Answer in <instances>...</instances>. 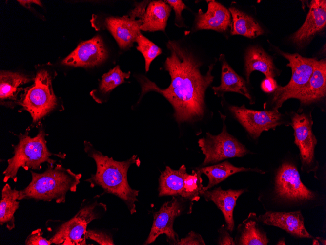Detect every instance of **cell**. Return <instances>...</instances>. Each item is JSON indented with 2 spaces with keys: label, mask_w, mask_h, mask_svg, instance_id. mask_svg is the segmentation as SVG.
<instances>
[{
  "label": "cell",
  "mask_w": 326,
  "mask_h": 245,
  "mask_svg": "<svg viewBox=\"0 0 326 245\" xmlns=\"http://www.w3.org/2000/svg\"><path fill=\"white\" fill-rule=\"evenodd\" d=\"M166 46L169 55L164 67L171 77L169 86L162 89L142 76L139 79L142 95L149 91L162 94L173 107L174 117L179 123L199 120L205 112V94L214 79L211 72L214 64L209 65L203 75L200 70L202 63L189 49L175 40H169Z\"/></svg>",
  "instance_id": "6da1fadb"
},
{
  "label": "cell",
  "mask_w": 326,
  "mask_h": 245,
  "mask_svg": "<svg viewBox=\"0 0 326 245\" xmlns=\"http://www.w3.org/2000/svg\"><path fill=\"white\" fill-rule=\"evenodd\" d=\"M84 146L85 152L94 160L97 168L95 174L85 181L90 183L91 187L100 186L104 193L117 196L126 205L131 214L136 213L135 202L138 201L139 190L130 186L127 172L132 164L140 163L137 156L134 155L125 161H118L95 149L89 142L85 141Z\"/></svg>",
  "instance_id": "7a4b0ae2"
},
{
  "label": "cell",
  "mask_w": 326,
  "mask_h": 245,
  "mask_svg": "<svg viewBox=\"0 0 326 245\" xmlns=\"http://www.w3.org/2000/svg\"><path fill=\"white\" fill-rule=\"evenodd\" d=\"M32 180L28 186L19 190L18 200L33 199L36 201H51L63 203L68 192H76L82 174H75L61 165L52 166L48 164L41 173L31 170Z\"/></svg>",
  "instance_id": "3957f363"
},
{
  "label": "cell",
  "mask_w": 326,
  "mask_h": 245,
  "mask_svg": "<svg viewBox=\"0 0 326 245\" xmlns=\"http://www.w3.org/2000/svg\"><path fill=\"white\" fill-rule=\"evenodd\" d=\"M45 136L46 134L42 129L34 137L29 136L26 133L19 135L18 143L13 146L14 155L8 159L7 166L2 173L4 182L10 179L17 182V175L20 168L26 170H40L42 168L41 164L44 162L54 166L56 160L50 157L60 155L54 154L49 151ZM60 156L62 157V156Z\"/></svg>",
  "instance_id": "277c9868"
},
{
  "label": "cell",
  "mask_w": 326,
  "mask_h": 245,
  "mask_svg": "<svg viewBox=\"0 0 326 245\" xmlns=\"http://www.w3.org/2000/svg\"><path fill=\"white\" fill-rule=\"evenodd\" d=\"M20 103L30 113L34 123L55 108L57 99L52 89L51 76L47 71L41 70L37 73L34 84L25 91Z\"/></svg>",
  "instance_id": "5b68a950"
},
{
  "label": "cell",
  "mask_w": 326,
  "mask_h": 245,
  "mask_svg": "<svg viewBox=\"0 0 326 245\" xmlns=\"http://www.w3.org/2000/svg\"><path fill=\"white\" fill-rule=\"evenodd\" d=\"M193 202L181 196H173L172 199L162 205L154 213L153 222L148 238L143 245L154 242L159 235L164 234L170 245H177L178 234L173 230L175 218L184 213H191Z\"/></svg>",
  "instance_id": "8992f818"
},
{
  "label": "cell",
  "mask_w": 326,
  "mask_h": 245,
  "mask_svg": "<svg viewBox=\"0 0 326 245\" xmlns=\"http://www.w3.org/2000/svg\"><path fill=\"white\" fill-rule=\"evenodd\" d=\"M105 204L97 201L82 207L71 219L61 225L49 239L58 245H84L87 225L99 217L101 209Z\"/></svg>",
  "instance_id": "52a82bcc"
},
{
  "label": "cell",
  "mask_w": 326,
  "mask_h": 245,
  "mask_svg": "<svg viewBox=\"0 0 326 245\" xmlns=\"http://www.w3.org/2000/svg\"><path fill=\"white\" fill-rule=\"evenodd\" d=\"M198 143L205 156L203 166L229 158L241 157L249 153L244 145L227 132L224 121L219 134L214 135L207 132L205 137L199 139Z\"/></svg>",
  "instance_id": "ba28073f"
},
{
  "label": "cell",
  "mask_w": 326,
  "mask_h": 245,
  "mask_svg": "<svg viewBox=\"0 0 326 245\" xmlns=\"http://www.w3.org/2000/svg\"><path fill=\"white\" fill-rule=\"evenodd\" d=\"M283 57L288 60L287 66L292 70V75L289 83L285 86H278L274 91L272 104L273 110H278L283 103L297 93L304 87L309 80L313 70L316 59L306 58L298 53H288L279 51Z\"/></svg>",
  "instance_id": "9c48e42d"
},
{
  "label": "cell",
  "mask_w": 326,
  "mask_h": 245,
  "mask_svg": "<svg viewBox=\"0 0 326 245\" xmlns=\"http://www.w3.org/2000/svg\"><path fill=\"white\" fill-rule=\"evenodd\" d=\"M278 199L289 202H303L315 199L316 194L301 180L299 171L291 163H283L278 169L275 180Z\"/></svg>",
  "instance_id": "30bf717a"
},
{
  "label": "cell",
  "mask_w": 326,
  "mask_h": 245,
  "mask_svg": "<svg viewBox=\"0 0 326 245\" xmlns=\"http://www.w3.org/2000/svg\"><path fill=\"white\" fill-rule=\"evenodd\" d=\"M291 125L294 131V143L300 151L302 170L308 173L313 172L316 176L318 163L315 158L314 150L317 140L312 132V119L305 113H294Z\"/></svg>",
  "instance_id": "8fae6325"
},
{
  "label": "cell",
  "mask_w": 326,
  "mask_h": 245,
  "mask_svg": "<svg viewBox=\"0 0 326 245\" xmlns=\"http://www.w3.org/2000/svg\"><path fill=\"white\" fill-rule=\"evenodd\" d=\"M229 109L254 139H257L263 131L275 129L282 124V114L278 110L255 111L241 106H230Z\"/></svg>",
  "instance_id": "7c38bea8"
},
{
  "label": "cell",
  "mask_w": 326,
  "mask_h": 245,
  "mask_svg": "<svg viewBox=\"0 0 326 245\" xmlns=\"http://www.w3.org/2000/svg\"><path fill=\"white\" fill-rule=\"evenodd\" d=\"M108 52L103 40L99 35L82 42L62 63L74 67H92L104 62Z\"/></svg>",
  "instance_id": "4fadbf2b"
},
{
  "label": "cell",
  "mask_w": 326,
  "mask_h": 245,
  "mask_svg": "<svg viewBox=\"0 0 326 245\" xmlns=\"http://www.w3.org/2000/svg\"><path fill=\"white\" fill-rule=\"evenodd\" d=\"M326 23V1L312 0L303 25L291 37L292 42L303 45L317 33L323 30Z\"/></svg>",
  "instance_id": "5bb4252c"
},
{
  "label": "cell",
  "mask_w": 326,
  "mask_h": 245,
  "mask_svg": "<svg viewBox=\"0 0 326 245\" xmlns=\"http://www.w3.org/2000/svg\"><path fill=\"white\" fill-rule=\"evenodd\" d=\"M258 219L266 225L280 228L296 237H313L306 230L304 218L300 211L289 212L268 211L260 215Z\"/></svg>",
  "instance_id": "9a60e30c"
},
{
  "label": "cell",
  "mask_w": 326,
  "mask_h": 245,
  "mask_svg": "<svg viewBox=\"0 0 326 245\" xmlns=\"http://www.w3.org/2000/svg\"><path fill=\"white\" fill-rule=\"evenodd\" d=\"M141 19L133 20L127 16L107 18L105 24L115 38L119 47L125 50L133 46L141 33Z\"/></svg>",
  "instance_id": "2e32d148"
},
{
  "label": "cell",
  "mask_w": 326,
  "mask_h": 245,
  "mask_svg": "<svg viewBox=\"0 0 326 245\" xmlns=\"http://www.w3.org/2000/svg\"><path fill=\"white\" fill-rule=\"evenodd\" d=\"M195 29L225 31L231 24V15L226 7L214 0L208 3L207 11L199 9L195 18Z\"/></svg>",
  "instance_id": "e0dca14e"
},
{
  "label": "cell",
  "mask_w": 326,
  "mask_h": 245,
  "mask_svg": "<svg viewBox=\"0 0 326 245\" xmlns=\"http://www.w3.org/2000/svg\"><path fill=\"white\" fill-rule=\"evenodd\" d=\"M326 92V61H315L312 75L306 86L292 97L302 104L308 105L322 99Z\"/></svg>",
  "instance_id": "ac0fdd59"
},
{
  "label": "cell",
  "mask_w": 326,
  "mask_h": 245,
  "mask_svg": "<svg viewBox=\"0 0 326 245\" xmlns=\"http://www.w3.org/2000/svg\"><path fill=\"white\" fill-rule=\"evenodd\" d=\"M246 189L223 190L221 187L213 190L202 191L200 196L208 201H211L222 211L226 223L228 231L232 232L234 228L233 211L238 198L245 192Z\"/></svg>",
  "instance_id": "d6986e66"
},
{
  "label": "cell",
  "mask_w": 326,
  "mask_h": 245,
  "mask_svg": "<svg viewBox=\"0 0 326 245\" xmlns=\"http://www.w3.org/2000/svg\"><path fill=\"white\" fill-rule=\"evenodd\" d=\"M171 7L164 1H152L149 3L142 19L140 30L143 31H164Z\"/></svg>",
  "instance_id": "ffe728a7"
},
{
  "label": "cell",
  "mask_w": 326,
  "mask_h": 245,
  "mask_svg": "<svg viewBox=\"0 0 326 245\" xmlns=\"http://www.w3.org/2000/svg\"><path fill=\"white\" fill-rule=\"evenodd\" d=\"M245 72L247 83L252 72L257 70L262 72L266 77H274L277 74L272 57L262 48L257 46L248 47L245 54Z\"/></svg>",
  "instance_id": "44dd1931"
},
{
  "label": "cell",
  "mask_w": 326,
  "mask_h": 245,
  "mask_svg": "<svg viewBox=\"0 0 326 245\" xmlns=\"http://www.w3.org/2000/svg\"><path fill=\"white\" fill-rule=\"evenodd\" d=\"M220 60L222 62L221 81L219 86L212 87L214 94L220 96L226 92H236L245 96L251 102L252 99L244 80L229 66L223 55H221Z\"/></svg>",
  "instance_id": "7402d4cb"
},
{
  "label": "cell",
  "mask_w": 326,
  "mask_h": 245,
  "mask_svg": "<svg viewBox=\"0 0 326 245\" xmlns=\"http://www.w3.org/2000/svg\"><path fill=\"white\" fill-rule=\"evenodd\" d=\"M255 213L251 212L238 227L234 240L236 245H266L269 240L266 233L260 227Z\"/></svg>",
  "instance_id": "603a6c76"
},
{
  "label": "cell",
  "mask_w": 326,
  "mask_h": 245,
  "mask_svg": "<svg viewBox=\"0 0 326 245\" xmlns=\"http://www.w3.org/2000/svg\"><path fill=\"white\" fill-rule=\"evenodd\" d=\"M188 174L184 165H182L178 170L166 166L159 177V196H181L184 179Z\"/></svg>",
  "instance_id": "cb8c5ba5"
},
{
  "label": "cell",
  "mask_w": 326,
  "mask_h": 245,
  "mask_svg": "<svg viewBox=\"0 0 326 245\" xmlns=\"http://www.w3.org/2000/svg\"><path fill=\"white\" fill-rule=\"evenodd\" d=\"M202 174H205L208 178V183L206 187H203L202 191L210 189L211 188L222 182L230 176L241 172L255 171L260 173L264 172L257 168H247L238 167L232 165L227 161L210 166L197 168ZM202 192V191H201Z\"/></svg>",
  "instance_id": "d4e9b609"
},
{
  "label": "cell",
  "mask_w": 326,
  "mask_h": 245,
  "mask_svg": "<svg viewBox=\"0 0 326 245\" xmlns=\"http://www.w3.org/2000/svg\"><path fill=\"white\" fill-rule=\"evenodd\" d=\"M231 17V34L254 38L262 35L264 31L258 22L245 13L231 7L228 9Z\"/></svg>",
  "instance_id": "484cf974"
},
{
  "label": "cell",
  "mask_w": 326,
  "mask_h": 245,
  "mask_svg": "<svg viewBox=\"0 0 326 245\" xmlns=\"http://www.w3.org/2000/svg\"><path fill=\"white\" fill-rule=\"evenodd\" d=\"M19 190L12 189L6 183L1 190V199L0 202V224L5 225L9 230L15 227L14 214L19 207L20 202L18 200Z\"/></svg>",
  "instance_id": "4316f807"
},
{
  "label": "cell",
  "mask_w": 326,
  "mask_h": 245,
  "mask_svg": "<svg viewBox=\"0 0 326 245\" xmlns=\"http://www.w3.org/2000/svg\"><path fill=\"white\" fill-rule=\"evenodd\" d=\"M31 81L28 76L19 72L1 71L0 76V100L15 99L20 86Z\"/></svg>",
  "instance_id": "83f0119b"
},
{
  "label": "cell",
  "mask_w": 326,
  "mask_h": 245,
  "mask_svg": "<svg viewBox=\"0 0 326 245\" xmlns=\"http://www.w3.org/2000/svg\"><path fill=\"white\" fill-rule=\"evenodd\" d=\"M130 72H124L121 70L119 66H117L108 72L104 74L99 84V90L102 94L109 93L114 88L124 83L128 78Z\"/></svg>",
  "instance_id": "f1b7e54d"
},
{
  "label": "cell",
  "mask_w": 326,
  "mask_h": 245,
  "mask_svg": "<svg viewBox=\"0 0 326 245\" xmlns=\"http://www.w3.org/2000/svg\"><path fill=\"white\" fill-rule=\"evenodd\" d=\"M201 173L197 169L188 174L184 181V186L181 197L192 201H197L203 190Z\"/></svg>",
  "instance_id": "f546056e"
},
{
  "label": "cell",
  "mask_w": 326,
  "mask_h": 245,
  "mask_svg": "<svg viewBox=\"0 0 326 245\" xmlns=\"http://www.w3.org/2000/svg\"><path fill=\"white\" fill-rule=\"evenodd\" d=\"M137 49L143 55L145 60V69L148 71L152 62L162 52V49L141 33L136 39Z\"/></svg>",
  "instance_id": "4dcf8cb0"
},
{
  "label": "cell",
  "mask_w": 326,
  "mask_h": 245,
  "mask_svg": "<svg viewBox=\"0 0 326 245\" xmlns=\"http://www.w3.org/2000/svg\"><path fill=\"white\" fill-rule=\"evenodd\" d=\"M86 239L92 240L101 245H114L113 240L111 235L107 233L93 230H87Z\"/></svg>",
  "instance_id": "1f68e13d"
},
{
  "label": "cell",
  "mask_w": 326,
  "mask_h": 245,
  "mask_svg": "<svg viewBox=\"0 0 326 245\" xmlns=\"http://www.w3.org/2000/svg\"><path fill=\"white\" fill-rule=\"evenodd\" d=\"M43 232L41 229L33 231L25 240L26 245H50L52 244L49 239L42 236Z\"/></svg>",
  "instance_id": "d6a6232c"
},
{
  "label": "cell",
  "mask_w": 326,
  "mask_h": 245,
  "mask_svg": "<svg viewBox=\"0 0 326 245\" xmlns=\"http://www.w3.org/2000/svg\"><path fill=\"white\" fill-rule=\"evenodd\" d=\"M177 245H206L200 234L191 231L183 238L181 239Z\"/></svg>",
  "instance_id": "836d02e7"
},
{
  "label": "cell",
  "mask_w": 326,
  "mask_h": 245,
  "mask_svg": "<svg viewBox=\"0 0 326 245\" xmlns=\"http://www.w3.org/2000/svg\"><path fill=\"white\" fill-rule=\"evenodd\" d=\"M164 1L175 11V21L179 22L178 26L181 25V26H183L184 24L182 21V12L184 9L187 8L185 4L181 0H166Z\"/></svg>",
  "instance_id": "e575fe53"
},
{
  "label": "cell",
  "mask_w": 326,
  "mask_h": 245,
  "mask_svg": "<svg viewBox=\"0 0 326 245\" xmlns=\"http://www.w3.org/2000/svg\"><path fill=\"white\" fill-rule=\"evenodd\" d=\"M149 0H144L140 3H136L135 7L127 15L133 20L142 19L145 12L146 9L149 3Z\"/></svg>",
  "instance_id": "d590c367"
},
{
  "label": "cell",
  "mask_w": 326,
  "mask_h": 245,
  "mask_svg": "<svg viewBox=\"0 0 326 245\" xmlns=\"http://www.w3.org/2000/svg\"><path fill=\"white\" fill-rule=\"evenodd\" d=\"M219 238L217 244L219 245H235L233 238L230 236L226 226L223 225L218 230Z\"/></svg>",
  "instance_id": "8d00e7d4"
},
{
  "label": "cell",
  "mask_w": 326,
  "mask_h": 245,
  "mask_svg": "<svg viewBox=\"0 0 326 245\" xmlns=\"http://www.w3.org/2000/svg\"><path fill=\"white\" fill-rule=\"evenodd\" d=\"M278 86L276 81L271 77H266L261 84L262 89L266 93L274 91Z\"/></svg>",
  "instance_id": "74e56055"
},
{
  "label": "cell",
  "mask_w": 326,
  "mask_h": 245,
  "mask_svg": "<svg viewBox=\"0 0 326 245\" xmlns=\"http://www.w3.org/2000/svg\"><path fill=\"white\" fill-rule=\"evenodd\" d=\"M20 4L23 6L27 7L30 8V5L31 3H35L38 5L41 6V3L40 0H17Z\"/></svg>",
  "instance_id": "f35d334b"
},
{
  "label": "cell",
  "mask_w": 326,
  "mask_h": 245,
  "mask_svg": "<svg viewBox=\"0 0 326 245\" xmlns=\"http://www.w3.org/2000/svg\"><path fill=\"white\" fill-rule=\"evenodd\" d=\"M277 245H285L286 244L285 242V239L283 238L282 239H280L276 244Z\"/></svg>",
  "instance_id": "ab89813d"
},
{
  "label": "cell",
  "mask_w": 326,
  "mask_h": 245,
  "mask_svg": "<svg viewBox=\"0 0 326 245\" xmlns=\"http://www.w3.org/2000/svg\"><path fill=\"white\" fill-rule=\"evenodd\" d=\"M316 239L321 242L322 245H326V241L325 239H324L323 238L317 237Z\"/></svg>",
  "instance_id": "60d3db41"
},
{
  "label": "cell",
  "mask_w": 326,
  "mask_h": 245,
  "mask_svg": "<svg viewBox=\"0 0 326 245\" xmlns=\"http://www.w3.org/2000/svg\"><path fill=\"white\" fill-rule=\"evenodd\" d=\"M312 245H320L319 241L317 239L314 240Z\"/></svg>",
  "instance_id": "b9f144b4"
}]
</instances>
